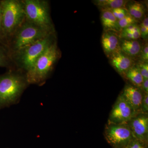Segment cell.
Here are the masks:
<instances>
[{"mask_svg":"<svg viewBox=\"0 0 148 148\" xmlns=\"http://www.w3.org/2000/svg\"><path fill=\"white\" fill-rule=\"evenodd\" d=\"M120 47L121 52L130 57L139 55L142 47L137 40H124L122 42Z\"/></svg>","mask_w":148,"mask_h":148,"instance_id":"obj_14","label":"cell"},{"mask_svg":"<svg viewBox=\"0 0 148 148\" xmlns=\"http://www.w3.org/2000/svg\"><path fill=\"white\" fill-rule=\"evenodd\" d=\"M136 21V19L130 16L129 14H127V16H125L124 18L118 20L119 25L120 29H123L132 24H135Z\"/></svg>","mask_w":148,"mask_h":148,"instance_id":"obj_19","label":"cell"},{"mask_svg":"<svg viewBox=\"0 0 148 148\" xmlns=\"http://www.w3.org/2000/svg\"><path fill=\"white\" fill-rule=\"evenodd\" d=\"M134 138L148 144V116L139 113L127 123Z\"/></svg>","mask_w":148,"mask_h":148,"instance_id":"obj_9","label":"cell"},{"mask_svg":"<svg viewBox=\"0 0 148 148\" xmlns=\"http://www.w3.org/2000/svg\"><path fill=\"white\" fill-rule=\"evenodd\" d=\"M140 58L142 62H147L148 61V43H146L144 47L142 48L140 51Z\"/></svg>","mask_w":148,"mask_h":148,"instance_id":"obj_24","label":"cell"},{"mask_svg":"<svg viewBox=\"0 0 148 148\" xmlns=\"http://www.w3.org/2000/svg\"><path fill=\"white\" fill-rule=\"evenodd\" d=\"M110 58L112 66L121 75H124L125 73L133 66L132 58L121 51L115 53Z\"/></svg>","mask_w":148,"mask_h":148,"instance_id":"obj_12","label":"cell"},{"mask_svg":"<svg viewBox=\"0 0 148 148\" xmlns=\"http://www.w3.org/2000/svg\"><path fill=\"white\" fill-rule=\"evenodd\" d=\"M103 50L108 57L120 51L118 37L115 33L111 31H106L102 37Z\"/></svg>","mask_w":148,"mask_h":148,"instance_id":"obj_11","label":"cell"},{"mask_svg":"<svg viewBox=\"0 0 148 148\" xmlns=\"http://www.w3.org/2000/svg\"><path fill=\"white\" fill-rule=\"evenodd\" d=\"M101 20L105 31L114 32L120 31L117 19L109 10H103L101 15Z\"/></svg>","mask_w":148,"mask_h":148,"instance_id":"obj_13","label":"cell"},{"mask_svg":"<svg viewBox=\"0 0 148 148\" xmlns=\"http://www.w3.org/2000/svg\"><path fill=\"white\" fill-rule=\"evenodd\" d=\"M29 85L26 73L15 68L0 75V110L17 104Z\"/></svg>","mask_w":148,"mask_h":148,"instance_id":"obj_1","label":"cell"},{"mask_svg":"<svg viewBox=\"0 0 148 148\" xmlns=\"http://www.w3.org/2000/svg\"><path fill=\"white\" fill-rule=\"evenodd\" d=\"M0 42L2 43L7 45L6 42L3 30L2 24L1 10V5H0Z\"/></svg>","mask_w":148,"mask_h":148,"instance_id":"obj_25","label":"cell"},{"mask_svg":"<svg viewBox=\"0 0 148 148\" xmlns=\"http://www.w3.org/2000/svg\"><path fill=\"white\" fill-rule=\"evenodd\" d=\"M2 24L6 44L26 19L22 0H0Z\"/></svg>","mask_w":148,"mask_h":148,"instance_id":"obj_5","label":"cell"},{"mask_svg":"<svg viewBox=\"0 0 148 148\" xmlns=\"http://www.w3.org/2000/svg\"><path fill=\"white\" fill-rule=\"evenodd\" d=\"M140 113L145 114H148V94L144 93L142 104H141Z\"/></svg>","mask_w":148,"mask_h":148,"instance_id":"obj_23","label":"cell"},{"mask_svg":"<svg viewBox=\"0 0 148 148\" xmlns=\"http://www.w3.org/2000/svg\"><path fill=\"white\" fill-rule=\"evenodd\" d=\"M0 67L10 69L14 68L11 56L7 45L0 42Z\"/></svg>","mask_w":148,"mask_h":148,"instance_id":"obj_16","label":"cell"},{"mask_svg":"<svg viewBox=\"0 0 148 148\" xmlns=\"http://www.w3.org/2000/svg\"><path fill=\"white\" fill-rule=\"evenodd\" d=\"M108 10L111 11V12L118 20L124 18L125 16H127V14H129L127 10L123 8Z\"/></svg>","mask_w":148,"mask_h":148,"instance_id":"obj_20","label":"cell"},{"mask_svg":"<svg viewBox=\"0 0 148 148\" xmlns=\"http://www.w3.org/2000/svg\"><path fill=\"white\" fill-rule=\"evenodd\" d=\"M123 76L132 83V85L139 88H141L144 79L137 66H132Z\"/></svg>","mask_w":148,"mask_h":148,"instance_id":"obj_15","label":"cell"},{"mask_svg":"<svg viewBox=\"0 0 148 148\" xmlns=\"http://www.w3.org/2000/svg\"><path fill=\"white\" fill-rule=\"evenodd\" d=\"M141 89L144 93L148 94V79H144Z\"/></svg>","mask_w":148,"mask_h":148,"instance_id":"obj_27","label":"cell"},{"mask_svg":"<svg viewBox=\"0 0 148 148\" xmlns=\"http://www.w3.org/2000/svg\"><path fill=\"white\" fill-rule=\"evenodd\" d=\"M26 19L50 32H55L48 0H22Z\"/></svg>","mask_w":148,"mask_h":148,"instance_id":"obj_6","label":"cell"},{"mask_svg":"<svg viewBox=\"0 0 148 148\" xmlns=\"http://www.w3.org/2000/svg\"><path fill=\"white\" fill-rule=\"evenodd\" d=\"M54 33L55 32H49L25 19L7 43L11 56L25 47Z\"/></svg>","mask_w":148,"mask_h":148,"instance_id":"obj_4","label":"cell"},{"mask_svg":"<svg viewBox=\"0 0 148 148\" xmlns=\"http://www.w3.org/2000/svg\"><path fill=\"white\" fill-rule=\"evenodd\" d=\"M137 112L121 94L118 97L110 113L108 123L127 124Z\"/></svg>","mask_w":148,"mask_h":148,"instance_id":"obj_8","label":"cell"},{"mask_svg":"<svg viewBox=\"0 0 148 148\" xmlns=\"http://www.w3.org/2000/svg\"><path fill=\"white\" fill-rule=\"evenodd\" d=\"M144 79H148V64L147 62H141L137 66Z\"/></svg>","mask_w":148,"mask_h":148,"instance_id":"obj_21","label":"cell"},{"mask_svg":"<svg viewBox=\"0 0 148 148\" xmlns=\"http://www.w3.org/2000/svg\"><path fill=\"white\" fill-rule=\"evenodd\" d=\"M127 12L130 16L136 19H141L145 12L143 5L138 2H135L130 5Z\"/></svg>","mask_w":148,"mask_h":148,"instance_id":"obj_18","label":"cell"},{"mask_svg":"<svg viewBox=\"0 0 148 148\" xmlns=\"http://www.w3.org/2000/svg\"><path fill=\"white\" fill-rule=\"evenodd\" d=\"M56 41V33H52L20 49L11 56L14 68L26 73L46 49Z\"/></svg>","mask_w":148,"mask_h":148,"instance_id":"obj_3","label":"cell"},{"mask_svg":"<svg viewBox=\"0 0 148 148\" xmlns=\"http://www.w3.org/2000/svg\"><path fill=\"white\" fill-rule=\"evenodd\" d=\"M125 148H148V144L133 138Z\"/></svg>","mask_w":148,"mask_h":148,"instance_id":"obj_22","label":"cell"},{"mask_svg":"<svg viewBox=\"0 0 148 148\" xmlns=\"http://www.w3.org/2000/svg\"><path fill=\"white\" fill-rule=\"evenodd\" d=\"M104 136L112 148H125L134 138L127 124L107 123L104 131Z\"/></svg>","mask_w":148,"mask_h":148,"instance_id":"obj_7","label":"cell"},{"mask_svg":"<svg viewBox=\"0 0 148 148\" xmlns=\"http://www.w3.org/2000/svg\"><path fill=\"white\" fill-rule=\"evenodd\" d=\"M127 1L123 0H99L95 1L96 5L103 8L104 9H112L123 8Z\"/></svg>","mask_w":148,"mask_h":148,"instance_id":"obj_17","label":"cell"},{"mask_svg":"<svg viewBox=\"0 0 148 148\" xmlns=\"http://www.w3.org/2000/svg\"><path fill=\"white\" fill-rule=\"evenodd\" d=\"M141 37L144 39H147L148 36V29L143 26L142 24H140V27Z\"/></svg>","mask_w":148,"mask_h":148,"instance_id":"obj_26","label":"cell"},{"mask_svg":"<svg viewBox=\"0 0 148 148\" xmlns=\"http://www.w3.org/2000/svg\"><path fill=\"white\" fill-rule=\"evenodd\" d=\"M120 94L137 112L140 113L141 104L144 95V92L141 88L132 84H127Z\"/></svg>","mask_w":148,"mask_h":148,"instance_id":"obj_10","label":"cell"},{"mask_svg":"<svg viewBox=\"0 0 148 148\" xmlns=\"http://www.w3.org/2000/svg\"><path fill=\"white\" fill-rule=\"evenodd\" d=\"M60 55L56 41L46 49L26 73L29 84L40 86L44 84L53 71Z\"/></svg>","mask_w":148,"mask_h":148,"instance_id":"obj_2","label":"cell"}]
</instances>
